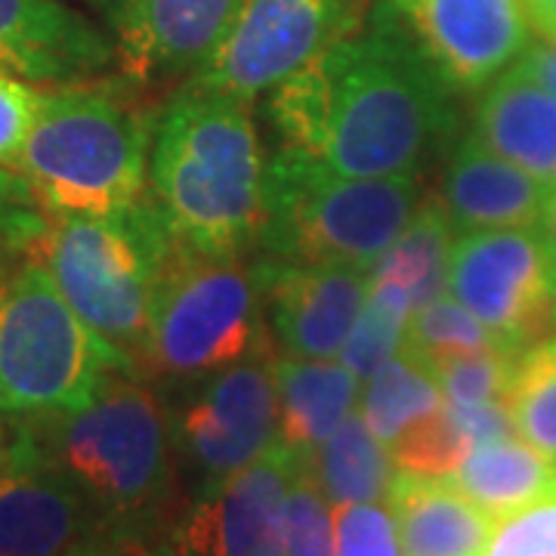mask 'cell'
Instances as JSON below:
<instances>
[{
  "label": "cell",
  "instance_id": "1",
  "mask_svg": "<svg viewBox=\"0 0 556 556\" xmlns=\"http://www.w3.org/2000/svg\"><path fill=\"white\" fill-rule=\"evenodd\" d=\"M452 93L393 0H378L350 38L278 84L266 118L278 149L338 177H402L452 137Z\"/></svg>",
  "mask_w": 556,
  "mask_h": 556
},
{
  "label": "cell",
  "instance_id": "2",
  "mask_svg": "<svg viewBox=\"0 0 556 556\" xmlns=\"http://www.w3.org/2000/svg\"><path fill=\"white\" fill-rule=\"evenodd\" d=\"M266 159L248 102L182 84L161 105L149 195L177 244L248 257L263 229Z\"/></svg>",
  "mask_w": 556,
  "mask_h": 556
},
{
  "label": "cell",
  "instance_id": "3",
  "mask_svg": "<svg viewBox=\"0 0 556 556\" xmlns=\"http://www.w3.org/2000/svg\"><path fill=\"white\" fill-rule=\"evenodd\" d=\"M38 455L72 482L100 538L146 556L174 495V430L164 402L139 378L112 375L72 415L25 420Z\"/></svg>",
  "mask_w": 556,
  "mask_h": 556
},
{
  "label": "cell",
  "instance_id": "4",
  "mask_svg": "<svg viewBox=\"0 0 556 556\" xmlns=\"http://www.w3.org/2000/svg\"><path fill=\"white\" fill-rule=\"evenodd\" d=\"M161 105L139 84L78 80L40 90L20 170L47 217H105L149 195Z\"/></svg>",
  "mask_w": 556,
  "mask_h": 556
},
{
  "label": "cell",
  "instance_id": "5",
  "mask_svg": "<svg viewBox=\"0 0 556 556\" xmlns=\"http://www.w3.org/2000/svg\"><path fill=\"white\" fill-rule=\"evenodd\" d=\"M177 241L152 195L105 217H50L28 254L80 321L139 378L161 266Z\"/></svg>",
  "mask_w": 556,
  "mask_h": 556
},
{
  "label": "cell",
  "instance_id": "6",
  "mask_svg": "<svg viewBox=\"0 0 556 556\" xmlns=\"http://www.w3.org/2000/svg\"><path fill=\"white\" fill-rule=\"evenodd\" d=\"M424 201L420 177L353 179L291 149L266 159L260 257L368 273Z\"/></svg>",
  "mask_w": 556,
  "mask_h": 556
},
{
  "label": "cell",
  "instance_id": "7",
  "mask_svg": "<svg viewBox=\"0 0 556 556\" xmlns=\"http://www.w3.org/2000/svg\"><path fill=\"white\" fill-rule=\"evenodd\" d=\"M266 356L273 338L254 263L174 244L161 266L139 380L199 383Z\"/></svg>",
  "mask_w": 556,
  "mask_h": 556
},
{
  "label": "cell",
  "instance_id": "8",
  "mask_svg": "<svg viewBox=\"0 0 556 556\" xmlns=\"http://www.w3.org/2000/svg\"><path fill=\"white\" fill-rule=\"evenodd\" d=\"M112 375H127L124 362L80 321L43 266L25 260L13 269L0 285V415H72Z\"/></svg>",
  "mask_w": 556,
  "mask_h": 556
},
{
  "label": "cell",
  "instance_id": "9",
  "mask_svg": "<svg viewBox=\"0 0 556 556\" xmlns=\"http://www.w3.org/2000/svg\"><path fill=\"white\" fill-rule=\"evenodd\" d=\"M365 16V0H244L214 53L182 84L257 100L350 38Z\"/></svg>",
  "mask_w": 556,
  "mask_h": 556
},
{
  "label": "cell",
  "instance_id": "10",
  "mask_svg": "<svg viewBox=\"0 0 556 556\" xmlns=\"http://www.w3.org/2000/svg\"><path fill=\"white\" fill-rule=\"evenodd\" d=\"M448 294L517 356L547 340L556 328V294L541 229L460 236L452 248Z\"/></svg>",
  "mask_w": 556,
  "mask_h": 556
},
{
  "label": "cell",
  "instance_id": "11",
  "mask_svg": "<svg viewBox=\"0 0 556 556\" xmlns=\"http://www.w3.org/2000/svg\"><path fill=\"white\" fill-rule=\"evenodd\" d=\"M273 356L248 358L201 380L179 408L174 448L199 477L201 492L244 470L278 442Z\"/></svg>",
  "mask_w": 556,
  "mask_h": 556
},
{
  "label": "cell",
  "instance_id": "12",
  "mask_svg": "<svg viewBox=\"0 0 556 556\" xmlns=\"http://www.w3.org/2000/svg\"><path fill=\"white\" fill-rule=\"evenodd\" d=\"M300 457L276 442L244 470L201 492L152 556H281L285 495Z\"/></svg>",
  "mask_w": 556,
  "mask_h": 556
},
{
  "label": "cell",
  "instance_id": "13",
  "mask_svg": "<svg viewBox=\"0 0 556 556\" xmlns=\"http://www.w3.org/2000/svg\"><path fill=\"white\" fill-rule=\"evenodd\" d=\"M124 78L139 87L192 78L244 0H93Z\"/></svg>",
  "mask_w": 556,
  "mask_h": 556
},
{
  "label": "cell",
  "instance_id": "14",
  "mask_svg": "<svg viewBox=\"0 0 556 556\" xmlns=\"http://www.w3.org/2000/svg\"><path fill=\"white\" fill-rule=\"evenodd\" d=\"M393 7L455 93L489 87L532 43L519 0H393Z\"/></svg>",
  "mask_w": 556,
  "mask_h": 556
},
{
  "label": "cell",
  "instance_id": "15",
  "mask_svg": "<svg viewBox=\"0 0 556 556\" xmlns=\"http://www.w3.org/2000/svg\"><path fill=\"white\" fill-rule=\"evenodd\" d=\"M269 334L288 358H331L346 343L368 298V273L257 257Z\"/></svg>",
  "mask_w": 556,
  "mask_h": 556
},
{
  "label": "cell",
  "instance_id": "16",
  "mask_svg": "<svg viewBox=\"0 0 556 556\" xmlns=\"http://www.w3.org/2000/svg\"><path fill=\"white\" fill-rule=\"evenodd\" d=\"M118 62L109 31L62 0H0V72L31 84L100 78Z\"/></svg>",
  "mask_w": 556,
  "mask_h": 556
},
{
  "label": "cell",
  "instance_id": "17",
  "mask_svg": "<svg viewBox=\"0 0 556 556\" xmlns=\"http://www.w3.org/2000/svg\"><path fill=\"white\" fill-rule=\"evenodd\" d=\"M551 192V186L501 159L477 134H467L445 161L437 195L455 236H473L492 229H538Z\"/></svg>",
  "mask_w": 556,
  "mask_h": 556
},
{
  "label": "cell",
  "instance_id": "18",
  "mask_svg": "<svg viewBox=\"0 0 556 556\" xmlns=\"http://www.w3.org/2000/svg\"><path fill=\"white\" fill-rule=\"evenodd\" d=\"M90 538L100 529L87 501L31 439L25 457L0 477V556H68Z\"/></svg>",
  "mask_w": 556,
  "mask_h": 556
},
{
  "label": "cell",
  "instance_id": "19",
  "mask_svg": "<svg viewBox=\"0 0 556 556\" xmlns=\"http://www.w3.org/2000/svg\"><path fill=\"white\" fill-rule=\"evenodd\" d=\"M473 134L501 159L556 189V97L519 65L485 87Z\"/></svg>",
  "mask_w": 556,
  "mask_h": 556
},
{
  "label": "cell",
  "instance_id": "20",
  "mask_svg": "<svg viewBox=\"0 0 556 556\" xmlns=\"http://www.w3.org/2000/svg\"><path fill=\"white\" fill-rule=\"evenodd\" d=\"M405 556H482L495 519L448 479L399 473L387 497Z\"/></svg>",
  "mask_w": 556,
  "mask_h": 556
},
{
  "label": "cell",
  "instance_id": "21",
  "mask_svg": "<svg viewBox=\"0 0 556 556\" xmlns=\"http://www.w3.org/2000/svg\"><path fill=\"white\" fill-rule=\"evenodd\" d=\"M278 442L294 455H313L353 415L358 378L343 362L276 358Z\"/></svg>",
  "mask_w": 556,
  "mask_h": 556
},
{
  "label": "cell",
  "instance_id": "22",
  "mask_svg": "<svg viewBox=\"0 0 556 556\" xmlns=\"http://www.w3.org/2000/svg\"><path fill=\"white\" fill-rule=\"evenodd\" d=\"M448 482L479 510L492 519H504L556 495V467L538 455L526 439L507 437L473 445Z\"/></svg>",
  "mask_w": 556,
  "mask_h": 556
},
{
  "label": "cell",
  "instance_id": "23",
  "mask_svg": "<svg viewBox=\"0 0 556 556\" xmlns=\"http://www.w3.org/2000/svg\"><path fill=\"white\" fill-rule=\"evenodd\" d=\"M452 248L455 229L442 201L439 195H424L402 236L368 269V288L396 291L412 303V309H424L448 288Z\"/></svg>",
  "mask_w": 556,
  "mask_h": 556
},
{
  "label": "cell",
  "instance_id": "24",
  "mask_svg": "<svg viewBox=\"0 0 556 556\" xmlns=\"http://www.w3.org/2000/svg\"><path fill=\"white\" fill-rule=\"evenodd\" d=\"M313 477L325 497L338 507L383 504L390 497L396 464L362 415H350L331 437L309 455Z\"/></svg>",
  "mask_w": 556,
  "mask_h": 556
},
{
  "label": "cell",
  "instance_id": "25",
  "mask_svg": "<svg viewBox=\"0 0 556 556\" xmlns=\"http://www.w3.org/2000/svg\"><path fill=\"white\" fill-rule=\"evenodd\" d=\"M442 405L445 396L437 378L408 353H399L368 378L362 393V420L390 448L412 424L433 415Z\"/></svg>",
  "mask_w": 556,
  "mask_h": 556
},
{
  "label": "cell",
  "instance_id": "26",
  "mask_svg": "<svg viewBox=\"0 0 556 556\" xmlns=\"http://www.w3.org/2000/svg\"><path fill=\"white\" fill-rule=\"evenodd\" d=\"M492 346H501L495 334L452 294H439L424 309H415L402 340V353L420 362L430 375L455 358L473 356Z\"/></svg>",
  "mask_w": 556,
  "mask_h": 556
},
{
  "label": "cell",
  "instance_id": "27",
  "mask_svg": "<svg viewBox=\"0 0 556 556\" xmlns=\"http://www.w3.org/2000/svg\"><path fill=\"white\" fill-rule=\"evenodd\" d=\"M507 408L519 437L556 467V338L519 353Z\"/></svg>",
  "mask_w": 556,
  "mask_h": 556
},
{
  "label": "cell",
  "instance_id": "28",
  "mask_svg": "<svg viewBox=\"0 0 556 556\" xmlns=\"http://www.w3.org/2000/svg\"><path fill=\"white\" fill-rule=\"evenodd\" d=\"M412 303L387 288H368V300L358 313L346 343L340 346L343 365L358 380H368L383 362L396 356L405 340V325L412 318Z\"/></svg>",
  "mask_w": 556,
  "mask_h": 556
},
{
  "label": "cell",
  "instance_id": "29",
  "mask_svg": "<svg viewBox=\"0 0 556 556\" xmlns=\"http://www.w3.org/2000/svg\"><path fill=\"white\" fill-rule=\"evenodd\" d=\"M473 442L457 427L448 402L433 415L420 417L402 437L390 445V457L402 473L415 477L448 479L460 467V460L470 455Z\"/></svg>",
  "mask_w": 556,
  "mask_h": 556
},
{
  "label": "cell",
  "instance_id": "30",
  "mask_svg": "<svg viewBox=\"0 0 556 556\" xmlns=\"http://www.w3.org/2000/svg\"><path fill=\"white\" fill-rule=\"evenodd\" d=\"M285 556H334V517L331 501L313 477L309 455L300 457L294 479L285 495L281 514Z\"/></svg>",
  "mask_w": 556,
  "mask_h": 556
},
{
  "label": "cell",
  "instance_id": "31",
  "mask_svg": "<svg viewBox=\"0 0 556 556\" xmlns=\"http://www.w3.org/2000/svg\"><path fill=\"white\" fill-rule=\"evenodd\" d=\"M514 365H517V353H510L504 346H492V350L442 365L433 371V378L448 405L507 402Z\"/></svg>",
  "mask_w": 556,
  "mask_h": 556
},
{
  "label": "cell",
  "instance_id": "32",
  "mask_svg": "<svg viewBox=\"0 0 556 556\" xmlns=\"http://www.w3.org/2000/svg\"><path fill=\"white\" fill-rule=\"evenodd\" d=\"M47 214L20 170L0 164V266L25 257L47 229Z\"/></svg>",
  "mask_w": 556,
  "mask_h": 556
},
{
  "label": "cell",
  "instance_id": "33",
  "mask_svg": "<svg viewBox=\"0 0 556 556\" xmlns=\"http://www.w3.org/2000/svg\"><path fill=\"white\" fill-rule=\"evenodd\" d=\"M334 556H405L393 510L383 504L338 507Z\"/></svg>",
  "mask_w": 556,
  "mask_h": 556
},
{
  "label": "cell",
  "instance_id": "34",
  "mask_svg": "<svg viewBox=\"0 0 556 556\" xmlns=\"http://www.w3.org/2000/svg\"><path fill=\"white\" fill-rule=\"evenodd\" d=\"M482 556H556V495L497 519Z\"/></svg>",
  "mask_w": 556,
  "mask_h": 556
},
{
  "label": "cell",
  "instance_id": "35",
  "mask_svg": "<svg viewBox=\"0 0 556 556\" xmlns=\"http://www.w3.org/2000/svg\"><path fill=\"white\" fill-rule=\"evenodd\" d=\"M40 109V90L31 80L0 72V164L16 170L22 149L35 127Z\"/></svg>",
  "mask_w": 556,
  "mask_h": 556
},
{
  "label": "cell",
  "instance_id": "36",
  "mask_svg": "<svg viewBox=\"0 0 556 556\" xmlns=\"http://www.w3.org/2000/svg\"><path fill=\"white\" fill-rule=\"evenodd\" d=\"M455 415L457 427L464 430V437L473 445L482 442H495V439H507L517 433L514 417L507 402H482V405H448Z\"/></svg>",
  "mask_w": 556,
  "mask_h": 556
},
{
  "label": "cell",
  "instance_id": "37",
  "mask_svg": "<svg viewBox=\"0 0 556 556\" xmlns=\"http://www.w3.org/2000/svg\"><path fill=\"white\" fill-rule=\"evenodd\" d=\"M31 445V433H28V424L20 417L0 415V477L10 473L16 464H20L25 452Z\"/></svg>",
  "mask_w": 556,
  "mask_h": 556
},
{
  "label": "cell",
  "instance_id": "38",
  "mask_svg": "<svg viewBox=\"0 0 556 556\" xmlns=\"http://www.w3.org/2000/svg\"><path fill=\"white\" fill-rule=\"evenodd\" d=\"M514 65H519L529 78H535L538 84H544L556 97V43L547 40H535L526 47V53L519 56Z\"/></svg>",
  "mask_w": 556,
  "mask_h": 556
},
{
  "label": "cell",
  "instance_id": "39",
  "mask_svg": "<svg viewBox=\"0 0 556 556\" xmlns=\"http://www.w3.org/2000/svg\"><path fill=\"white\" fill-rule=\"evenodd\" d=\"M529 28H535L541 40L556 43V0H519Z\"/></svg>",
  "mask_w": 556,
  "mask_h": 556
},
{
  "label": "cell",
  "instance_id": "40",
  "mask_svg": "<svg viewBox=\"0 0 556 556\" xmlns=\"http://www.w3.org/2000/svg\"><path fill=\"white\" fill-rule=\"evenodd\" d=\"M541 236H544V244H547V254H551V273H554V294H556V189L551 192V201H547V211L541 217Z\"/></svg>",
  "mask_w": 556,
  "mask_h": 556
},
{
  "label": "cell",
  "instance_id": "41",
  "mask_svg": "<svg viewBox=\"0 0 556 556\" xmlns=\"http://www.w3.org/2000/svg\"><path fill=\"white\" fill-rule=\"evenodd\" d=\"M68 556H134V554L121 551L118 544H112V541H105V538H90V541L78 544V547H75Z\"/></svg>",
  "mask_w": 556,
  "mask_h": 556
}]
</instances>
